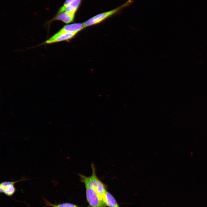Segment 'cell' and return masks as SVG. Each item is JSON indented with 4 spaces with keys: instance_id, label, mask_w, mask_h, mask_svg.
<instances>
[{
    "instance_id": "277c9868",
    "label": "cell",
    "mask_w": 207,
    "mask_h": 207,
    "mask_svg": "<svg viewBox=\"0 0 207 207\" xmlns=\"http://www.w3.org/2000/svg\"><path fill=\"white\" fill-rule=\"evenodd\" d=\"M78 33L77 32L56 33L47 40L45 43L50 44L65 41H69L73 39Z\"/></svg>"
},
{
    "instance_id": "ba28073f",
    "label": "cell",
    "mask_w": 207,
    "mask_h": 207,
    "mask_svg": "<svg viewBox=\"0 0 207 207\" xmlns=\"http://www.w3.org/2000/svg\"><path fill=\"white\" fill-rule=\"evenodd\" d=\"M105 202L109 207H120L113 196L107 191L105 194Z\"/></svg>"
},
{
    "instance_id": "52a82bcc",
    "label": "cell",
    "mask_w": 207,
    "mask_h": 207,
    "mask_svg": "<svg viewBox=\"0 0 207 207\" xmlns=\"http://www.w3.org/2000/svg\"><path fill=\"white\" fill-rule=\"evenodd\" d=\"M75 16V15L65 11L57 14L53 20L61 21L65 23L68 24L73 22Z\"/></svg>"
},
{
    "instance_id": "3957f363",
    "label": "cell",
    "mask_w": 207,
    "mask_h": 207,
    "mask_svg": "<svg viewBox=\"0 0 207 207\" xmlns=\"http://www.w3.org/2000/svg\"><path fill=\"white\" fill-rule=\"evenodd\" d=\"M86 187L87 202L91 207H106L103 198L97 192L88 187Z\"/></svg>"
},
{
    "instance_id": "6da1fadb",
    "label": "cell",
    "mask_w": 207,
    "mask_h": 207,
    "mask_svg": "<svg viewBox=\"0 0 207 207\" xmlns=\"http://www.w3.org/2000/svg\"><path fill=\"white\" fill-rule=\"evenodd\" d=\"M91 166L92 173L90 176L87 177L78 174L80 181L85 184V187L92 189L99 193L103 198L105 202V194L107 191L106 186L97 176L94 164H91Z\"/></svg>"
},
{
    "instance_id": "7a4b0ae2",
    "label": "cell",
    "mask_w": 207,
    "mask_h": 207,
    "mask_svg": "<svg viewBox=\"0 0 207 207\" xmlns=\"http://www.w3.org/2000/svg\"><path fill=\"white\" fill-rule=\"evenodd\" d=\"M129 0L120 6L111 10L98 14L85 21L83 24L85 28L100 23L111 16L119 13L121 10L133 2Z\"/></svg>"
},
{
    "instance_id": "8992f818",
    "label": "cell",
    "mask_w": 207,
    "mask_h": 207,
    "mask_svg": "<svg viewBox=\"0 0 207 207\" xmlns=\"http://www.w3.org/2000/svg\"><path fill=\"white\" fill-rule=\"evenodd\" d=\"M82 1V0H75L66 7L64 8L61 7L57 14L65 11L75 15L81 4Z\"/></svg>"
},
{
    "instance_id": "8fae6325",
    "label": "cell",
    "mask_w": 207,
    "mask_h": 207,
    "mask_svg": "<svg viewBox=\"0 0 207 207\" xmlns=\"http://www.w3.org/2000/svg\"><path fill=\"white\" fill-rule=\"evenodd\" d=\"M27 180H28L27 179L24 178L23 177L17 181H6L2 182L0 184V192L1 193H3V191L5 187L9 185H14L15 183L18 182Z\"/></svg>"
},
{
    "instance_id": "7c38bea8",
    "label": "cell",
    "mask_w": 207,
    "mask_h": 207,
    "mask_svg": "<svg viewBox=\"0 0 207 207\" xmlns=\"http://www.w3.org/2000/svg\"><path fill=\"white\" fill-rule=\"evenodd\" d=\"M75 0H66L63 5L61 7L64 8L67 6Z\"/></svg>"
},
{
    "instance_id": "9c48e42d",
    "label": "cell",
    "mask_w": 207,
    "mask_h": 207,
    "mask_svg": "<svg viewBox=\"0 0 207 207\" xmlns=\"http://www.w3.org/2000/svg\"><path fill=\"white\" fill-rule=\"evenodd\" d=\"M43 200L44 204L46 207H79L74 204L68 203H64L59 204H54L48 201L46 199L44 198Z\"/></svg>"
},
{
    "instance_id": "30bf717a",
    "label": "cell",
    "mask_w": 207,
    "mask_h": 207,
    "mask_svg": "<svg viewBox=\"0 0 207 207\" xmlns=\"http://www.w3.org/2000/svg\"><path fill=\"white\" fill-rule=\"evenodd\" d=\"M16 191V188L14 185H9L5 187L3 193L8 196H12Z\"/></svg>"
},
{
    "instance_id": "4fadbf2b",
    "label": "cell",
    "mask_w": 207,
    "mask_h": 207,
    "mask_svg": "<svg viewBox=\"0 0 207 207\" xmlns=\"http://www.w3.org/2000/svg\"></svg>"
},
{
    "instance_id": "5b68a950",
    "label": "cell",
    "mask_w": 207,
    "mask_h": 207,
    "mask_svg": "<svg viewBox=\"0 0 207 207\" xmlns=\"http://www.w3.org/2000/svg\"><path fill=\"white\" fill-rule=\"evenodd\" d=\"M84 28L83 23H74L65 25L57 33L59 34L65 32L78 33Z\"/></svg>"
}]
</instances>
